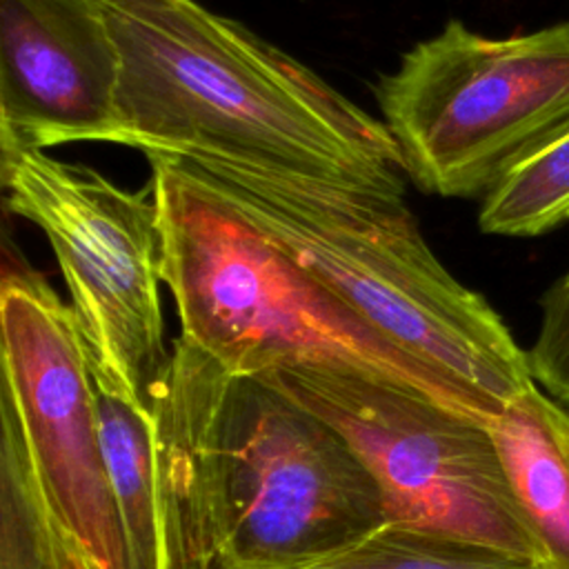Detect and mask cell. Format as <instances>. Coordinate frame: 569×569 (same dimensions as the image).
<instances>
[{"instance_id":"13","label":"cell","mask_w":569,"mask_h":569,"mask_svg":"<svg viewBox=\"0 0 569 569\" xmlns=\"http://www.w3.org/2000/svg\"><path fill=\"white\" fill-rule=\"evenodd\" d=\"M569 220V127L516 160L485 193V233L531 238Z\"/></svg>"},{"instance_id":"5","label":"cell","mask_w":569,"mask_h":569,"mask_svg":"<svg viewBox=\"0 0 569 569\" xmlns=\"http://www.w3.org/2000/svg\"><path fill=\"white\" fill-rule=\"evenodd\" d=\"M376 96L420 191L485 196L569 127V22L487 38L449 20L382 76Z\"/></svg>"},{"instance_id":"2","label":"cell","mask_w":569,"mask_h":569,"mask_svg":"<svg viewBox=\"0 0 569 569\" xmlns=\"http://www.w3.org/2000/svg\"><path fill=\"white\" fill-rule=\"evenodd\" d=\"M118 51L116 140L405 198L380 118L198 0H100Z\"/></svg>"},{"instance_id":"3","label":"cell","mask_w":569,"mask_h":569,"mask_svg":"<svg viewBox=\"0 0 569 569\" xmlns=\"http://www.w3.org/2000/svg\"><path fill=\"white\" fill-rule=\"evenodd\" d=\"M162 282L182 333L236 373L287 367L367 376L491 425L500 411L407 353L302 269L207 173L147 156Z\"/></svg>"},{"instance_id":"9","label":"cell","mask_w":569,"mask_h":569,"mask_svg":"<svg viewBox=\"0 0 569 569\" xmlns=\"http://www.w3.org/2000/svg\"><path fill=\"white\" fill-rule=\"evenodd\" d=\"M116 89L100 0H0V156L113 142Z\"/></svg>"},{"instance_id":"7","label":"cell","mask_w":569,"mask_h":569,"mask_svg":"<svg viewBox=\"0 0 569 569\" xmlns=\"http://www.w3.org/2000/svg\"><path fill=\"white\" fill-rule=\"evenodd\" d=\"M256 376L347 440L378 482L387 520L436 529L542 565L487 422L358 373L287 367Z\"/></svg>"},{"instance_id":"11","label":"cell","mask_w":569,"mask_h":569,"mask_svg":"<svg viewBox=\"0 0 569 569\" xmlns=\"http://www.w3.org/2000/svg\"><path fill=\"white\" fill-rule=\"evenodd\" d=\"M93 387L131 569H171L153 416L107 385L93 380Z\"/></svg>"},{"instance_id":"15","label":"cell","mask_w":569,"mask_h":569,"mask_svg":"<svg viewBox=\"0 0 569 569\" xmlns=\"http://www.w3.org/2000/svg\"><path fill=\"white\" fill-rule=\"evenodd\" d=\"M527 358L533 380L569 405V273L547 291L542 322Z\"/></svg>"},{"instance_id":"12","label":"cell","mask_w":569,"mask_h":569,"mask_svg":"<svg viewBox=\"0 0 569 569\" xmlns=\"http://www.w3.org/2000/svg\"><path fill=\"white\" fill-rule=\"evenodd\" d=\"M0 569H100L38 485L13 409L0 400Z\"/></svg>"},{"instance_id":"10","label":"cell","mask_w":569,"mask_h":569,"mask_svg":"<svg viewBox=\"0 0 569 569\" xmlns=\"http://www.w3.org/2000/svg\"><path fill=\"white\" fill-rule=\"evenodd\" d=\"M489 427L542 569H569V411L533 385Z\"/></svg>"},{"instance_id":"6","label":"cell","mask_w":569,"mask_h":569,"mask_svg":"<svg viewBox=\"0 0 569 569\" xmlns=\"http://www.w3.org/2000/svg\"><path fill=\"white\" fill-rule=\"evenodd\" d=\"M7 207L47 236L71 293L93 380L144 411L164 385L162 229L151 184L127 191L44 151L0 156Z\"/></svg>"},{"instance_id":"4","label":"cell","mask_w":569,"mask_h":569,"mask_svg":"<svg viewBox=\"0 0 569 569\" xmlns=\"http://www.w3.org/2000/svg\"><path fill=\"white\" fill-rule=\"evenodd\" d=\"M189 162L373 329L500 413L536 385L527 351L436 258L405 198L262 167Z\"/></svg>"},{"instance_id":"8","label":"cell","mask_w":569,"mask_h":569,"mask_svg":"<svg viewBox=\"0 0 569 569\" xmlns=\"http://www.w3.org/2000/svg\"><path fill=\"white\" fill-rule=\"evenodd\" d=\"M0 345V400L20 422L47 505L100 569H131L84 336L73 307L27 264H4Z\"/></svg>"},{"instance_id":"14","label":"cell","mask_w":569,"mask_h":569,"mask_svg":"<svg viewBox=\"0 0 569 569\" xmlns=\"http://www.w3.org/2000/svg\"><path fill=\"white\" fill-rule=\"evenodd\" d=\"M302 569H542V565L482 542L387 520Z\"/></svg>"},{"instance_id":"1","label":"cell","mask_w":569,"mask_h":569,"mask_svg":"<svg viewBox=\"0 0 569 569\" xmlns=\"http://www.w3.org/2000/svg\"><path fill=\"white\" fill-rule=\"evenodd\" d=\"M151 416L171 569H302L387 522L327 420L184 336Z\"/></svg>"}]
</instances>
